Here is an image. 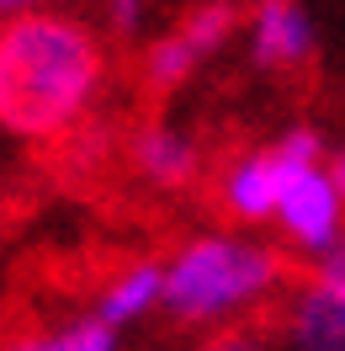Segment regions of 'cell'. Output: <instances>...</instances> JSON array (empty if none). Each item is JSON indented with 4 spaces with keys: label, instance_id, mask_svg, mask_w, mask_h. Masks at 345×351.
Here are the masks:
<instances>
[{
    "label": "cell",
    "instance_id": "8fae6325",
    "mask_svg": "<svg viewBox=\"0 0 345 351\" xmlns=\"http://www.w3.org/2000/svg\"><path fill=\"white\" fill-rule=\"evenodd\" d=\"M149 5L154 0H101V27L107 38H138L149 27Z\"/></svg>",
    "mask_w": 345,
    "mask_h": 351
},
{
    "label": "cell",
    "instance_id": "30bf717a",
    "mask_svg": "<svg viewBox=\"0 0 345 351\" xmlns=\"http://www.w3.org/2000/svg\"><path fill=\"white\" fill-rule=\"evenodd\" d=\"M0 351H123V335L112 325H101L96 314H75L64 325H48V330H22V335H5Z\"/></svg>",
    "mask_w": 345,
    "mask_h": 351
},
{
    "label": "cell",
    "instance_id": "7c38bea8",
    "mask_svg": "<svg viewBox=\"0 0 345 351\" xmlns=\"http://www.w3.org/2000/svg\"><path fill=\"white\" fill-rule=\"evenodd\" d=\"M196 351H271L255 330H218L213 341H202Z\"/></svg>",
    "mask_w": 345,
    "mask_h": 351
},
{
    "label": "cell",
    "instance_id": "7a4b0ae2",
    "mask_svg": "<svg viewBox=\"0 0 345 351\" xmlns=\"http://www.w3.org/2000/svg\"><path fill=\"white\" fill-rule=\"evenodd\" d=\"M281 287L287 256L260 234H192L159 261V308L196 330H239Z\"/></svg>",
    "mask_w": 345,
    "mask_h": 351
},
{
    "label": "cell",
    "instance_id": "ba28073f",
    "mask_svg": "<svg viewBox=\"0 0 345 351\" xmlns=\"http://www.w3.org/2000/svg\"><path fill=\"white\" fill-rule=\"evenodd\" d=\"M277 186H281V171H277L271 144H266V149H244L218 176V202H223V213L234 223H244V229H250V223H271Z\"/></svg>",
    "mask_w": 345,
    "mask_h": 351
},
{
    "label": "cell",
    "instance_id": "277c9868",
    "mask_svg": "<svg viewBox=\"0 0 345 351\" xmlns=\"http://www.w3.org/2000/svg\"><path fill=\"white\" fill-rule=\"evenodd\" d=\"M234 32H239V5L234 0H202L165 38H154V43L144 48V86L149 90H181L213 53L229 48Z\"/></svg>",
    "mask_w": 345,
    "mask_h": 351
},
{
    "label": "cell",
    "instance_id": "5b68a950",
    "mask_svg": "<svg viewBox=\"0 0 345 351\" xmlns=\"http://www.w3.org/2000/svg\"><path fill=\"white\" fill-rule=\"evenodd\" d=\"M292 351H345V256H329L287 304Z\"/></svg>",
    "mask_w": 345,
    "mask_h": 351
},
{
    "label": "cell",
    "instance_id": "6da1fadb",
    "mask_svg": "<svg viewBox=\"0 0 345 351\" xmlns=\"http://www.w3.org/2000/svg\"><path fill=\"white\" fill-rule=\"evenodd\" d=\"M107 90V43L69 11H27L0 22V133L53 144L86 123Z\"/></svg>",
    "mask_w": 345,
    "mask_h": 351
},
{
    "label": "cell",
    "instance_id": "52a82bcc",
    "mask_svg": "<svg viewBox=\"0 0 345 351\" xmlns=\"http://www.w3.org/2000/svg\"><path fill=\"white\" fill-rule=\"evenodd\" d=\"M128 160L138 181L154 192H186L196 176H202V144L196 133L175 128V123H144L128 144Z\"/></svg>",
    "mask_w": 345,
    "mask_h": 351
},
{
    "label": "cell",
    "instance_id": "4fadbf2b",
    "mask_svg": "<svg viewBox=\"0 0 345 351\" xmlns=\"http://www.w3.org/2000/svg\"><path fill=\"white\" fill-rule=\"evenodd\" d=\"M48 0H0V22H16V16H27V11H43Z\"/></svg>",
    "mask_w": 345,
    "mask_h": 351
},
{
    "label": "cell",
    "instance_id": "3957f363",
    "mask_svg": "<svg viewBox=\"0 0 345 351\" xmlns=\"http://www.w3.org/2000/svg\"><path fill=\"white\" fill-rule=\"evenodd\" d=\"M271 154H277V208H271V223L281 229V240L292 245L298 256L319 266L329 256H340L345 245V171L340 160L329 154L319 128H287L271 138Z\"/></svg>",
    "mask_w": 345,
    "mask_h": 351
},
{
    "label": "cell",
    "instance_id": "8992f818",
    "mask_svg": "<svg viewBox=\"0 0 345 351\" xmlns=\"http://www.w3.org/2000/svg\"><path fill=\"white\" fill-rule=\"evenodd\" d=\"M319 48V27L303 0H255L250 11V59L260 69H303Z\"/></svg>",
    "mask_w": 345,
    "mask_h": 351
},
{
    "label": "cell",
    "instance_id": "9c48e42d",
    "mask_svg": "<svg viewBox=\"0 0 345 351\" xmlns=\"http://www.w3.org/2000/svg\"><path fill=\"white\" fill-rule=\"evenodd\" d=\"M90 314H96L101 325H112L117 335L133 330V325H144L149 314H159V256H138V261L117 266L107 277V287L96 293Z\"/></svg>",
    "mask_w": 345,
    "mask_h": 351
}]
</instances>
